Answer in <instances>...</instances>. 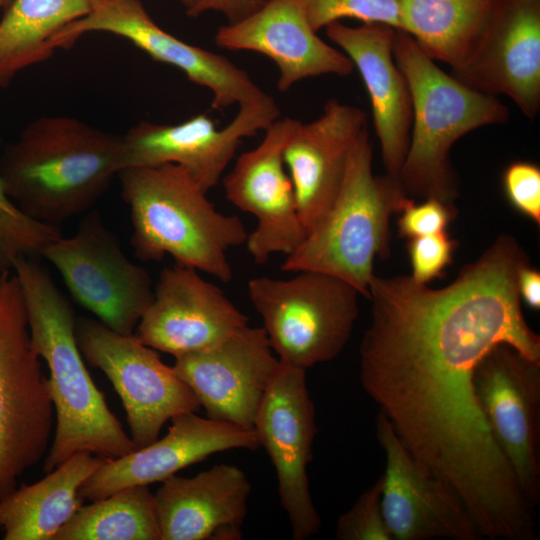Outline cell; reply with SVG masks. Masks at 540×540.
I'll return each instance as SVG.
<instances>
[{
  "label": "cell",
  "mask_w": 540,
  "mask_h": 540,
  "mask_svg": "<svg viewBox=\"0 0 540 540\" xmlns=\"http://www.w3.org/2000/svg\"><path fill=\"white\" fill-rule=\"evenodd\" d=\"M161 483L154 494L160 540L240 538L251 485L239 467L220 463Z\"/></svg>",
  "instance_id": "cb8c5ba5"
},
{
  "label": "cell",
  "mask_w": 540,
  "mask_h": 540,
  "mask_svg": "<svg viewBox=\"0 0 540 540\" xmlns=\"http://www.w3.org/2000/svg\"><path fill=\"white\" fill-rule=\"evenodd\" d=\"M393 56L411 91L413 121L398 179L410 197L454 204L459 180L453 144L484 126L504 124L510 113L496 96L474 90L439 68L406 32L396 30Z\"/></svg>",
  "instance_id": "5b68a950"
},
{
  "label": "cell",
  "mask_w": 540,
  "mask_h": 540,
  "mask_svg": "<svg viewBox=\"0 0 540 540\" xmlns=\"http://www.w3.org/2000/svg\"><path fill=\"white\" fill-rule=\"evenodd\" d=\"M399 213V235L411 239L446 231L455 220L457 209L454 204L436 198H426L422 203L411 199Z\"/></svg>",
  "instance_id": "836d02e7"
},
{
  "label": "cell",
  "mask_w": 540,
  "mask_h": 540,
  "mask_svg": "<svg viewBox=\"0 0 540 540\" xmlns=\"http://www.w3.org/2000/svg\"><path fill=\"white\" fill-rule=\"evenodd\" d=\"M41 256L61 275L71 296L98 321L122 335L134 334L153 300L147 270L125 255L96 210L85 213L77 231L48 244Z\"/></svg>",
  "instance_id": "9c48e42d"
},
{
  "label": "cell",
  "mask_w": 540,
  "mask_h": 540,
  "mask_svg": "<svg viewBox=\"0 0 540 540\" xmlns=\"http://www.w3.org/2000/svg\"><path fill=\"white\" fill-rule=\"evenodd\" d=\"M12 271L21 286L32 346L50 372L56 420L44 472L76 453L114 459L136 449L84 364L73 308L48 270L21 257Z\"/></svg>",
  "instance_id": "7a4b0ae2"
},
{
  "label": "cell",
  "mask_w": 540,
  "mask_h": 540,
  "mask_svg": "<svg viewBox=\"0 0 540 540\" xmlns=\"http://www.w3.org/2000/svg\"><path fill=\"white\" fill-rule=\"evenodd\" d=\"M61 236L57 226L24 213L8 196L0 179V273L12 271L21 257L40 256L48 244Z\"/></svg>",
  "instance_id": "f1b7e54d"
},
{
  "label": "cell",
  "mask_w": 540,
  "mask_h": 540,
  "mask_svg": "<svg viewBox=\"0 0 540 540\" xmlns=\"http://www.w3.org/2000/svg\"><path fill=\"white\" fill-rule=\"evenodd\" d=\"M97 0H13L0 19V87L25 68L47 60L52 41L87 15Z\"/></svg>",
  "instance_id": "4316f807"
},
{
  "label": "cell",
  "mask_w": 540,
  "mask_h": 540,
  "mask_svg": "<svg viewBox=\"0 0 540 540\" xmlns=\"http://www.w3.org/2000/svg\"><path fill=\"white\" fill-rule=\"evenodd\" d=\"M473 384L494 441L535 506L540 498V362L499 344L476 366Z\"/></svg>",
  "instance_id": "8fae6325"
},
{
  "label": "cell",
  "mask_w": 540,
  "mask_h": 540,
  "mask_svg": "<svg viewBox=\"0 0 540 540\" xmlns=\"http://www.w3.org/2000/svg\"><path fill=\"white\" fill-rule=\"evenodd\" d=\"M365 128L350 149L331 208L282 264L284 271H317L352 285L368 298L376 257L389 255V222L412 199L398 178L376 176Z\"/></svg>",
  "instance_id": "8992f818"
},
{
  "label": "cell",
  "mask_w": 540,
  "mask_h": 540,
  "mask_svg": "<svg viewBox=\"0 0 540 540\" xmlns=\"http://www.w3.org/2000/svg\"><path fill=\"white\" fill-rule=\"evenodd\" d=\"M121 136L69 116L29 123L0 157V179L12 201L42 223L90 211L122 169Z\"/></svg>",
  "instance_id": "3957f363"
},
{
  "label": "cell",
  "mask_w": 540,
  "mask_h": 540,
  "mask_svg": "<svg viewBox=\"0 0 540 540\" xmlns=\"http://www.w3.org/2000/svg\"><path fill=\"white\" fill-rule=\"evenodd\" d=\"M325 30L361 75L386 174L398 178L409 147L413 106L409 84L393 56L397 29L377 23L350 27L336 21Z\"/></svg>",
  "instance_id": "7402d4cb"
},
{
  "label": "cell",
  "mask_w": 540,
  "mask_h": 540,
  "mask_svg": "<svg viewBox=\"0 0 540 540\" xmlns=\"http://www.w3.org/2000/svg\"><path fill=\"white\" fill-rule=\"evenodd\" d=\"M311 27L318 32L343 18L401 30L400 0H300Z\"/></svg>",
  "instance_id": "f546056e"
},
{
  "label": "cell",
  "mask_w": 540,
  "mask_h": 540,
  "mask_svg": "<svg viewBox=\"0 0 540 540\" xmlns=\"http://www.w3.org/2000/svg\"><path fill=\"white\" fill-rule=\"evenodd\" d=\"M376 436L386 458L381 507L393 540L483 538L457 492L414 458L380 412Z\"/></svg>",
  "instance_id": "9a60e30c"
},
{
  "label": "cell",
  "mask_w": 540,
  "mask_h": 540,
  "mask_svg": "<svg viewBox=\"0 0 540 540\" xmlns=\"http://www.w3.org/2000/svg\"><path fill=\"white\" fill-rule=\"evenodd\" d=\"M104 458L76 453L40 481L22 485L0 500L4 540H54L82 505L79 490Z\"/></svg>",
  "instance_id": "d4e9b609"
},
{
  "label": "cell",
  "mask_w": 540,
  "mask_h": 540,
  "mask_svg": "<svg viewBox=\"0 0 540 540\" xmlns=\"http://www.w3.org/2000/svg\"><path fill=\"white\" fill-rule=\"evenodd\" d=\"M76 336L83 357L106 375L120 396L136 449L157 440L167 421L200 408L173 367L135 334L122 335L82 318L76 322Z\"/></svg>",
  "instance_id": "30bf717a"
},
{
  "label": "cell",
  "mask_w": 540,
  "mask_h": 540,
  "mask_svg": "<svg viewBox=\"0 0 540 540\" xmlns=\"http://www.w3.org/2000/svg\"><path fill=\"white\" fill-rule=\"evenodd\" d=\"M214 40L223 49L253 51L270 58L279 68L280 92L311 77H345L355 68L344 52L317 35L300 0H266L241 21L221 26Z\"/></svg>",
  "instance_id": "44dd1931"
},
{
  "label": "cell",
  "mask_w": 540,
  "mask_h": 540,
  "mask_svg": "<svg viewBox=\"0 0 540 540\" xmlns=\"http://www.w3.org/2000/svg\"><path fill=\"white\" fill-rule=\"evenodd\" d=\"M253 429L274 466L280 503L293 539L314 536L321 519L310 492L307 468L317 429L305 369L280 363Z\"/></svg>",
  "instance_id": "4fadbf2b"
},
{
  "label": "cell",
  "mask_w": 540,
  "mask_h": 540,
  "mask_svg": "<svg viewBox=\"0 0 540 540\" xmlns=\"http://www.w3.org/2000/svg\"><path fill=\"white\" fill-rule=\"evenodd\" d=\"M520 299L530 308L540 309V273L530 263L523 266L517 278Z\"/></svg>",
  "instance_id": "d590c367"
},
{
  "label": "cell",
  "mask_w": 540,
  "mask_h": 540,
  "mask_svg": "<svg viewBox=\"0 0 540 540\" xmlns=\"http://www.w3.org/2000/svg\"><path fill=\"white\" fill-rule=\"evenodd\" d=\"M186 8V13L190 11L196 4L197 0H180Z\"/></svg>",
  "instance_id": "74e56055"
},
{
  "label": "cell",
  "mask_w": 540,
  "mask_h": 540,
  "mask_svg": "<svg viewBox=\"0 0 540 540\" xmlns=\"http://www.w3.org/2000/svg\"><path fill=\"white\" fill-rule=\"evenodd\" d=\"M366 127L363 110L330 99L320 117L308 123L300 122L286 144L283 160L306 234L334 203L350 149Z\"/></svg>",
  "instance_id": "603a6c76"
},
{
  "label": "cell",
  "mask_w": 540,
  "mask_h": 540,
  "mask_svg": "<svg viewBox=\"0 0 540 540\" xmlns=\"http://www.w3.org/2000/svg\"><path fill=\"white\" fill-rule=\"evenodd\" d=\"M509 204L520 214L540 224V168L527 161L510 163L502 175Z\"/></svg>",
  "instance_id": "d6a6232c"
},
{
  "label": "cell",
  "mask_w": 540,
  "mask_h": 540,
  "mask_svg": "<svg viewBox=\"0 0 540 540\" xmlns=\"http://www.w3.org/2000/svg\"><path fill=\"white\" fill-rule=\"evenodd\" d=\"M359 349L360 381L405 447L460 496L482 537L531 540L532 507L494 441L473 376L495 346L540 361V336L525 320L515 284L467 264L432 289L410 275L372 290Z\"/></svg>",
  "instance_id": "6da1fadb"
},
{
  "label": "cell",
  "mask_w": 540,
  "mask_h": 540,
  "mask_svg": "<svg viewBox=\"0 0 540 540\" xmlns=\"http://www.w3.org/2000/svg\"><path fill=\"white\" fill-rule=\"evenodd\" d=\"M266 0H197L195 6L187 12L197 17L207 11L224 14L229 23H236L260 9Z\"/></svg>",
  "instance_id": "e575fe53"
},
{
  "label": "cell",
  "mask_w": 540,
  "mask_h": 540,
  "mask_svg": "<svg viewBox=\"0 0 540 540\" xmlns=\"http://www.w3.org/2000/svg\"><path fill=\"white\" fill-rule=\"evenodd\" d=\"M280 363L264 328L247 325L207 349L175 357L172 367L207 417L253 429Z\"/></svg>",
  "instance_id": "e0dca14e"
},
{
  "label": "cell",
  "mask_w": 540,
  "mask_h": 540,
  "mask_svg": "<svg viewBox=\"0 0 540 540\" xmlns=\"http://www.w3.org/2000/svg\"><path fill=\"white\" fill-rule=\"evenodd\" d=\"M451 75L479 92L506 95L533 120L540 110V0H502L471 56Z\"/></svg>",
  "instance_id": "d6986e66"
},
{
  "label": "cell",
  "mask_w": 540,
  "mask_h": 540,
  "mask_svg": "<svg viewBox=\"0 0 540 540\" xmlns=\"http://www.w3.org/2000/svg\"><path fill=\"white\" fill-rule=\"evenodd\" d=\"M48 378L30 338L21 286L0 273V500L47 452L54 429Z\"/></svg>",
  "instance_id": "52a82bcc"
},
{
  "label": "cell",
  "mask_w": 540,
  "mask_h": 540,
  "mask_svg": "<svg viewBox=\"0 0 540 540\" xmlns=\"http://www.w3.org/2000/svg\"><path fill=\"white\" fill-rule=\"evenodd\" d=\"M502 0H400L402 31L432 60L461 67Z\"/></svg>",
  "instance_id": "484cf974"
},
{
  "label": "cell",
  "mask_w": 540,
  "mask_h": 540,
  "mask_svg": "<svg viewBox=\"0 0 540 540\" xmlns=\"http://www.w3.org/2000/svg\"><path fill=\"white\" fill-rule=\"evenodd\" d=\"M381 477L337 520L338 540H393L381 507Z\"/></svg>",
  "instance_id": "4dcf8cb0"
},
{
  "label": "cell",
  "mask_w": 540,
  "mask_h": 540,
  "mask_svg": "<svg viewBox=\"0 0 540 540\" xmlns=\"http://www.w3.org/2000/svg\"><path fill=\"white\" fill-rule=\"evenodd\" d=\"M249 319L194 268L165 267L136 336L174 357L207 349L248 325Z\"/></svg>",
  "instance_id": "ac0fdd59"
},
{
  "label": "cell",
  "mask_w": 540,
  "mask_h": 540,
  "mask_svg": "<svg viewBox=\"0 0 540 540\" xmlns=\"http://www.w3.org/2000/svg\"><path fill=\"white\" fill-rule=\"evenodd\" d=\"M408 240L411 276L423 284L442 276L445 268L452 263L458 245L446 231Z\"/></svg>",
  "instance_id": "1f68e13d"
},
{
  "label": "cell",
  "mask_w": 540,
  "mask_h": 540,
  "mask_svg": "<svg viewBox=\"0 0 540 540\" xmlns=\"http://www.w3.org/2000/svg\"><path fill=\"white\" fill-rule=\"evenodd\" d=\"M89 32H107L129 40L158 62L181 70L192 83L212 93L211 107L222 112L264 98L249 74L228 58L186 43L159 27L139 0H97L84 17L53 39L52 48H68Z\"/></svg>",
  "instance_id": "7c38bea8"
},
{
  "label": "cell",
  "mask_w": 540,
  "mask_h": 540,
  "mask_svg": "<svg viewBox=\"0 0 540 540\" xmlns=\"http://www.w3.org/2000/svg\"><path fill=\"white\" fill-rule=\"evenodd\" d=\"M13 0H0V19Z\"/></svg>",
  "instance_id": "8d00e7d4"
},
{
  "label": "cell",
  "mask_w": 540,
  "mask_h": 540,
  "mask_svg": "<svg viewBox=\"0 0 540 540\" xmlns=\"http://www.w3.org/2000/svg\"><path fill=\"white\" fill-rule=\"evenodd\" d=\"M248 293L279 360L305 370L343 351L359 314V292L317 271H299L290 279L253 278Z\"/></svg>",
  "instance_id": "ba28073f"
},
{
  "label": "cell",
  "mask_w": 540,
  "mask_h": 540,
  "mask_svg": "<svg viewBox=\"0 0 540 540\" xmlns=\"http://www.w3.org/2000/svg\"><path fill=\"white\" fill-rule=\"evenodd\" d=\"M279 116V107L267 94L258 101L240 105L222 129L207 114H197L177 124L141 121L121 136V170L176 164L207 193L221 180L241 140L267 129Z\"/></svg>",
  "instance_id": "5bb4252c"
},
{
  "label": "cell",
  "mask_w": 540,
  "mask_h": 540,
  "mask_svg": "<svg viewBox=\"0 0 540 540\" xmlns=\"http://www.w3.org/2000/svg\"><path fill=\"white\" fill-rule=\"evenodd\" d=\"M54 540H160L154 494L132 486L81 505Z\"/></svg>",
  "instance_id": "83f0119b"
},
{
  "label": "cell",
  "mask_w": 540,
  "mask_h": 540,
  "mask_svg": "<svg viewBox=\"0 0 540 540\" xmlns=\"http://www.w3.org/2000/svg\"><path fill=\"white\" fill-rule=\"evenodd\" d=\"M171 422L163 438L124 456L104 459L81 486L80 497L94 501L127 487L163 482L215 453L260 447L254 429L200 417L195 412L178 415Z\"/></svg>",
  "instance_id": "ffe728a7"
},
{
  "label": "cell",
  "mask_w": 540,
  "mask_h": 540,
  "mask_svg": "<svg viewBox=\"0 0 540 540\" xmlns=\"http://www.w3.org/2000/svg\"><path fill=\"white\" fill-rule=\"evenodd\" d=\"M117 177L138 259L160 261L170 255L177 264L222 282L232 280L227 251L248 237L239 217L217 211L207 193L176 164L125 168Z\"/></svg>",
  "instance_id": "277c9868"
},
{
  "label": "cell",
  "mask_w": 540,
  "mask_h": 540,
  "mask_svg": "<svg viewBox=\"0 0 540 540\" xmlns=\"http://www.w3.org/2000/svg\"><path fill=\"white\" fill-rule=\"evenodd\" d=\"M299 123L290 117L272 122L264 130L262 142L242 153L223 178L226 198L257 218L245 243L257 264L266 263L276 253H292L306 236L283 160L284 148Z\"/></svg>",
  "instance_id": "2e32d148"
}]
</instances>
